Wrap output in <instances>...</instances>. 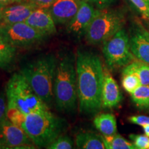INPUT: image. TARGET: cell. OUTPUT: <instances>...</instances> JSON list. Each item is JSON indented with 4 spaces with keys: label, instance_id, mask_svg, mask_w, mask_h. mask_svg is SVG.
<instances>
[{
    "label": "cell",
    "instance_id": "1",
    "mask_svg": "<svg viewBox=\"0 0 149 149\" xmlns=\"http://www.w3.org/2000/svg\"><path fill=\"white\" fill-rule=\"evenodd\" d=\"M77 97L79 111L91 115L102 108L104 69L100 57L87 51H79L76 60Z\"/></svg>",
    "mask_w": 149,
    "mask_h": 149
},
{
    "label": "cell",
    "instance_id": "2",
    "mask_svg": "<svg viewBox=\"0 0 149 149\" xmlns=\"http://www.w3.org/2000/svg\"><path fill=\"white\" fill-rule=\"evenodd\" d=\"M57 64L55 56L46 55L28 63L20 70L36 94L47 105L54 97L53 86Z\"/></svg>",
    "mask_w": 149,
    "mask_h": 149
},
{
    "label": "cell",
    "instance_id": "3",
    "mask_svg": "<svg viewBox=\"0 0 149 149\" xmlns=\"http://www.w3.org/2000/svg\"><path fill=\"white\" fill-rule=\"evenodd\" d=\"M53 94L59 111L72 113L77 109V71L71 56H65L57 64Z\"/></svg>",
    "mask_w": 149,
    "mask_h": 149
},
{
    "label": "cell",
    "instance_id": "4",
    "mask_svg": "<svg viewBox=\"0 0 149 149\" xmlns=\"http://www.w3.org/2000/svg\"><path fill=\"white\" fill-rule=\"evenodd\" d=\"M66 122L50 111L36 112L26 115L22 128L35 146L47 147L64 133Z\"/></svg>",
    "mask_w": 149,
    "mask_h": 149
},
{
    "label": "cell",
    "instance_id": "5",
    "mask_svg": "<svg viewBox=\"0 0 149 149\" xmlns=\"http://www.w3.org/2000/svg\"><path fill=\"white\" fill-rule=\"evenodd\" d=\"M7 106L13 107L28 115L49 111L48 105L40 99L21 72L10 78L6 88Z\"/></svg>",
    "mask_w": 149,
    "mask_h": 149
},
{
    "label": "cell",
    "instance_id": "6",
    "mask_svg": "<svg viewBox=\"0 0 149 149\" xmlns=\"http://www.w3.org/2000/svg\"><path fill=\"white\" fill-rule=\"evenodd\" d=\"M125 19L120 12L113 10H97L86 30L84 35L91 44H103L122 29Z\"/></svg>",
    "mask_w": 149,
    "mask_h": 149
},
{
    "label": "cell",
    "instance_id": "7",
    "mask_svg": "<svg viewBox=\"0 0 149 149\" xmlns=\"http://www.w3.org/2000/svg\"><path fill=\"white\" fill-rule=\"evenodd\" d=\"M102 51L108 66L112 69L126 66L135 60L130 38L123 29L103 42Z\"/></svg>",
    "mask_w": 149,
    "mask_h": 149
},
{
    "label": "cell",
    "instance_id": "8",
    "mask_svg": "<svg viewBox=\"0 0 149 149\" xmlns=\"http://www.w3.org/2000/svg\"><path fill=\"white\" fill-rule=\"evenodd\" d=\"M0 35L16 48L30 47L46 37L26 22L0 25Z\"/></svg>",
    "mask_w": 149,
    "mask_h": 149
},
{
    "label": "cell",
    "instance_id": "9",
    "mask_svg": "<svg viewBox=\"0 0 149 149\" xmlns=\"http://www.w3.org/2000/svg\"><path fill=\"white\" fill-rule=\"evenodd\" d=\"M23 128L6 118L0 122V149L35 148Z\"/></svg>",
    "mask_w": 149,
    "mask_h": 149
},
{
    "label": "cell",
    "instance_id": "10",
    "mask_svg": "<svg viewBox=\"0 0 149 149\" xmlns=\"http://www.w3.org/2000/svg\"><path fill=\"white\" fill-rule=\"evenodd\" d=\"M130 38V46L135 58L149 64V32L140 24H136Z\"/></svg>",
    "mask_w": 149,
    "mask_h": 149
},
{
    "label": "cell",
    "instance_id": "11",
    "mask_svg": "<svg viewBox=\"0 0 149 149\" xmlns=\"http://www.w3.org/2000/svg\"><path fill=\"white\" fill-rule=\"evenodd\" d=\"M97 11L89 3L84 0L81 1L77 13L68 24L67 32L74 35L84 34Z\"/></svg>",
    "mask_w": 149,
    "mask_h": 149
},
{
    "label": "cell",
    "instance_id": "12",
    "mask_svg": "<svg viewBox=\"0 0 149 149\" xmlns=\"http://www.w3.org/2000/svg\"><path fill=\"white\" fill-rule=\"evenodd\" d=\"M35 8L34 6L26 1L6 6L1 8L0 25L26 22Z\"/></svg>",
    "mask_w": 149,
    "mask_h": 149
},
{
    "label": "cell",
    "instance_id": "13",
    "mask_svg": "<svg viewBox=\"0 0 149 149\" xmlns=\"http://www.w3.org/2000/svg\"><path fill=\"white\" fill-rule=\"evenodd\" d=\"M122 100V94L117 81L107 69H104V79L102 91V108L113 109Z\"/></svg>",
    "mask_w": 149,
    "mask_h": 149
},
{
    "label": "cell",
    "instance_id": "14",
    "mask_svg": "<svg viewBox=\"0 0 149 149\" xmlns=\"http://www.w3.org/2000/svg\"><path fill=\"white\" fill-rule=\"evenodd\" d=\"M80 3V0H56L48 10L55 24H68L77 13Z\"/></svg>",
    "mask_w": 149,
    "mask_h": 149
},
{
    "label": "cell",
    "instance_id": "15",
    "mask_svg": "<svg viewBox=\"0 0 149 149\" xmlns=\"http://www.w3.org/2000/svg\"><path fill=\"white\" fill-rule=\"evenodd\" d=\"M26 22L46 36L55 34L57 31L55 22L46 8H35Z\"/></svg>",
    "mask_w": 149,
    "mask_h": 149
},
{
    "label": "cell",
    "instance_id": "16",
    "mask_svg": "<svg viewBox=\"0 0 149 149\" xmlns=\"http://www.w3.org/2000/svg\"><path fill=\"white\" fill-rule=\"evenodd\" d=\"M77 148L81 149H104L105 148L103 136L93 132H81L75 138Z\"/></svg>",
    "mask_w": 149,
    "mask_h": 149
},
{
    "label": "cell",
    "instance_id": "17",
    "mask_svg": "<svg viewBox=\"0 0 149 149\" xmlns=\"http://www.w3.org/2000/svg\"><path fill=\"white\" fill-rule=\"evenodd\" d=\"M93 124L103 135H113L117 133V120L115 115L111 113L97 115L94 118Z\"/></svg>",
    "mask_w": 149,
    "mask_h": 149
},
{
    "label": "cell",
    "instance_id": "18",
    "mask_svg": "<svg viewBox=\"0 0 149 149\" xmlns=\"http://www.w3.org/2000/svg\"><path fill=\"white\" fill-rule=\"evenodd\" d=\"M15 56L16 47L0 35V68H8L13 64Z\"/></svg>",
    "mask_w": 149,
    "mask_h": 149
},
{
    "label": "cell",
    "instance_id": "19",
    "mask_svg": "<svg viewBox=\"0 0 149 149\" xmlns=\"http://www.w3.org/2000/svg\"><path fill=\"white\" fill-rule=\"evenodd\" d=\"M103 139L107 149H136L133 143L117 133L113 135H104Z\"/></svg>",
    "mask_w": 149,
    "mask_h": 149
},
{
    "label": "cell",
    "instance_id": "20",
    "mask_svg": "<svg viewBox=\"0 0 149 149\" xmlns=\"http://www.w3.org/2000/svg\"><path fill=\"white\" fill-rule=\"evenodd\" d=\"M122 84L124 90L130 94L141 85V82L136 72L124 66L122 70Z\"/></svg>",
    "mask_w": 149,
    "mask_h": 149
},
{
    "label": "cell",
    "instance_id": "21",
    "mask_svg": "<svg viewBox=\"0 0 149 149\" xmlns=\"http://www.w3.org/2000/svg\"><path fill=\"white\" fill-rule=\"evenodd\" d=\"M133 103L139 109L149 108V85H140L130 93Z\"/></svg>",
    "mask_w": 149,
    "mask_h": 149
},
{
    "label": "cell",
    "instance_id": "22",
    "mask_svg": "<svg viewBox=\"0 0 149 149\" xmlns=\"http://www.w3.org/2000/svg\"><path fill=\"white\" fill-rule=\"evenodd\" d=\"M130 70L138 75L141 85H149V64L137 59L126 65Z\"/></svg>",
    "mask_w": 149,
    "mask_h": 149
},
{
    "label": "cell",
    "instance_id": "23",
    "mask_svg": "<svg viewBox=\"0 0 149 149\" xmlns=\"http://www.w3.org/2000/svg\"><path fill=\"white\" fill-rule=\"evenodd\" d=\"M26 115L24 114L17 108L7 106L6 118L15 125L22 128V124L25 120Z\"/></svg>",
    "mask_w": 149,
    "mask_h": 149
},
{
    "label": "cell",
    "instance_id": "24",
    "mask_svg": "<svg viewBox=\"0 0 149 149\" xmlns=\"http://www.w3.org/2000/svg\"><path fill=\"white\" fill-rule=\"evenodd\" d=\"M74 146V142L70 137L60 135L55 139L51 144L46 147L48 149H71Z\"/></svg>",
    "mask_w": 149,
    "mask_h": 149
},
{
    "label": "cell",
    "instance_id": "25",
    "mask_svg": "<svg viewBox=\"0 0 149 149\" xmlns=\"http://www.w3.org/2000/svg\"><path fill=\"white\" fill-rule=\"evenodd\" d=\"M130 140L136 147V149H148L149 148V137L146 135L139 134H130L129 135Z\"/></svg>",
    "mask_w": 149,
    "mask_h": 149
},
{
    "label": "cell",
    "instance_id": "26",
    "mask_svg": "<svg viewBox=\"0 0 149 149\" xmlns=\"http://www.w3.org/2000/svg\"><path fill=\"white\" fill-rule=\"evenodd\" d=\"M144 18L149 19V3L146 0H129Z\"/></svg>",
    "mask_w": 149,
    "mask_h": 149
},
{
    "label": "cell",
    "instance_id": "27",
    "mask_svg": "<svg viewBox=\"0 0 149 149\" xmlns=\"http://www.w3.org/2000/svg\"><path fill=\"white\" fill-rule=\"evenodd\" d=\"M7 97L4 91H0V122L6 118Z\"/></svg>",
    "mask_w": 149,
    "mask_h": 149
},
{
    "label": "cell",
    "instance_id": "28",
    "mask_svg": "<svg viewBox=\"0 0 149 149\" xmlns=\"http://www.w3.org/2000/svg\"><path fill=\"white\" fill-rule=\"evenodd\" d=\"M36 8H49L56 0H25Z\"/></svg>",
    "mask_w": 149,
    "mask_h": 149
},
{
    "label": "cell",
    "instance_id": "29",
    "mask_svg": "<svg viewBox=\"0 0 149 149\" xmlns=\"http://www.w3.org/2000/svg\"><path fill=\"white\" fill-rule=\"evenodd\" d=\"M130 123L139 126L149 125V117L146 115H133L128 117Z\"/></svg>",
    "mask_w": 149,
    "mask_h": 149
},
{
    "label": "cell",
    "instance_id": "30",
    "mask_svg": "<svg viewBox=\"0 0 149 149\" xmlns=\"http://www.w3.org/2000/svg\"><path fill=\"white\" fill-rule=\"evenodd\" d=\"M17 2V0H0V7L1 8L11 3Z\"/></svg>",
    "mask_w": 149,
    "mask_h": 149
},
{
    "label": "cell",
    "instance_id": "31",
    "mask_svg": "<svg viewBox=\"0 0 149 149\" xmlns=\"http://www.w3.org/2000/svg\"><path fill=\"white\" fill-rule=\"evenodd\" d=\"M91 1L97 3H99V4H104V3L108 2L109 0H91Z\"/></svg>",
    "mask_w": 149,
    "mask_h": 149
},
{
    "label": "cell",
    "instance_id": "32",
    "mask_svg": "<svg viewBox=\"0 0 149 149\" xmlns=\"http://www.w3.org/2000/svg\"><path fill=\"white\" fill-rule=\"evenodd\" d=\"M142 127L143 129H144L145 135H146L149 137V125H144L142 126Z\"/></svg>",
    "mask_w": 149,
    "mask_h": 149
},
{
    "label": "cell",
    "instance_id": "33",
    "mask_svg": "<svg viewBox=\"0 0 149 149\" xmlns=\"http://www.w3.org/2000/svg\"><path fill=\"white\" fill-rule=\"evenodd\" d=\"M1 8L0 7V21H1Z\"/></svg>",
    "mask_w": 149,
    "mask_h": 149
},
{
    "label": "cell",
    "instance_id": "34",
    "mask_svg": "<svg viewBox=\"0 0 149 149\" xmlns=\"http://www.w3.org/2000/svg\"><path fill=\"white\" fill-rule=\"evenodd\" d=\"M25 1V0H17V2H21V1Z\"/></svg>",
    "mask_w": 149,
    "mask_h": 149
},
{
    "label": "cell",
    "instance_id": "35",
    "mask_svg": "<svg viewBox=\"0 0 149 149\" xmlns=\"http://www.w3.org/2000/svg\"><path fill=\"white\" fill-rule=\"evenodd\" d=\"M146 1H147V2H148V3H149V0H146Z\"/></svg>",
    "mask_w": 149,
    "mask_h": 149
}]
</instances>
